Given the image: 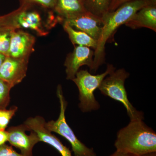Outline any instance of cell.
<instances>
[{"mask_svg": "<svg viewBox=\"0 0 156 156\" xmlns=\"http://www.w3.org/2000/svg\"><path fill=\"white\" fill-rule=\"evenodd\" d=\"M125 24L133 29L145 27L156 32V5L144 6Z\"/></svg>", "mask_w": 156, "mask_h": 156, "instance_id": "obj_12", "label": "cell"}, {"mask_svg": "<svg viewBox=\"0 0 156 156\" xmlns=\"http://www.w3.org/2000/svg\"><path fill=\"white\" fill-rule=\"evenodd\" d=\"M5 56L0 53V66L2 65V63H3V61L5 60Z\"/></svg>", "mask_w": 156, "mask_h": 156, "instance_id": "obj_27", "label": "cell"}, {"mask_svg": "<svg viewBox=\"0 0 156 156\" xmlns=\"http://www.w3.org/2000/svg\"><path fill=\"white\" fill-rule=\"evenodd\" d=\"M115 70L112 65L108 64L106 71L100 74L93 75L87 70H80L73 80L79 90V106L83 112L98 110L100 104L95 99L94 92L98 89L105 78Z\"/></svg>", "mask_w": 156, "mask_h": 156, "instance_id": "obj_3", "label": "cell"}, {"mask_svg": "<svg viewBox=\"0 0 156 156\" xmlns=\"http://www.w3.org/2000/svg\"><path fill=\"white\" fill-rule=\"evenodd\" d=\"M115 146L116 151L136 156L156 152V132L143 120H131L118 131Z\"/></svg>", "mask_w": 156, "mask_h": 156, "instance_id": "obj_1", "label": "cell"}, {"mask_svg": "<svg viewBox=\"0 0 156 156\" xmlns=\"http://www.w3.org/2000/svg\"><path fill=\"white\" fill-rule=\"evenodd\" d=\"M94 56V51L88 47H75L73 51L68 55L65 61L66 79L73 80L80 68L83 66L87 65L90 70H93Z\"/></svg>", "mask_w": 156, "mask_h": 156, "instance_id": "obj_10", "label": "cell"}, {"mask_svg": "<svg viewBox=\"0 0 156 156\" xmlns=\"http://www.w3.org/2000/svg\"><path fill=\"white\" fill-rule=\"evenodd\" d=\"M140 156H156V152L148 153L144 154Z\"/></svg>", "mask_w": 156, "mask_h": 156, "instance_id": "obj_28", "label": "cell"}, {"mask_svg": "<svg viewBox=\"0 0 156 156\" xmlns=\"http://www.w3.org/2000/svg\"><path fill=\"white\" fill-rule=\"evenodd\" d=\"M35 37L31 34L18 29L11 34L8 56L17 59L29 60L33 52Z\"/></svg>", "mask_w": 156, "mask_h": 156, "instance_id": "obj_9", "label": "cell"}, {"mask_svg": "<svg viewBox=\"0 0 156 156\" xmlns=\"http://www.w3.org/2000/svg\"><path fill=\"white\" fill-rule=\"evenodd\" d=\"M8 141V131L0 130V146L5 144Z\"/></svg>", "mask_w": 156, "mask_h": 156, "instance_id": "obj_23", "label": "cell"}, {"mask_svg": "<svg viewBox=\"0 0 156 156\" xmlns=\"http://www.w3.org/2000/svg\"><path fill=\"white\" fill-rule=\"evenodd\" d=\"M147 5H156V0H144Z\"/></svg>", "mask_w": 156, "mask_h": 156, "instance_id": "obj_26", "label": "cell"}, {"mask_svg": "<svg viewBox=\"0 0 156 156\" xmlns=\"http://www.w3.org/2000/svg\"><path fill=\"white\" fill-rule=\"evenodd\" d=\"M132 1L134 0H110L108 12L113 11L125 3Z\"/></svg>", "mask_w": 156, "mask_h": 156, "instance_id": "obj_22", "label": "cell"}, {"mask_svg": "<svg viewBox=\"0 0 156 156\" xmlns=\"http://www.w3.org/2000/svg\"><path fill=\"white\" fill-rule=\"evenodd\" d=\"M28 128L24 124L10 127L8 129V141L11 145L19 149L21 154L24 156H33L34 146L40 142L36 133L30 131L28 135L26 131Z\"/></svg>", "mask_w": 156, "mask_h": 156, "instance_id": "obj_8", "label": "cell"}, {"mask_svg": "<svg viewBox=\"0 0 156 156\" xmlns=\"http://www.w3.org/2000/svg\"><path fill=\"white\" fill-rule=\"evenodd\" d=\"M105 78L98 89L101 94L121 102L127 111L130 121L144 119V113L137 111L129 101L125 88V81L130 74L124 69L113 71Z\"/></svg>", "mask_w": 156, "mask_h": 156, "instance_id": "obj_4", "label": "cell"}, {"mask_svg": "<svg viewBox=\"0 0 156 156\" xmlns=\"http://www.w3.org/2000/svg\"><path fill=\"white\" fill-rule=\"evenodd\" d=\"M16 29L8 26L0 27V53L8 56L11 34Z\"/></svg>", "mask_w": 156, "mask_h": 156, "instance_id": "obj_17", "label": "cell"}, {"mask_svg": "<svg viewBox=\"0 0 156 156\" xmlns=\"http://www.w3.org/2000/svg\"><path fill=\"white\" fill-rule=\"evenodd\" d=\"M0 156H24L17 152L11 146L5 144L0 146Z\"/></svg>", "mask_w": 156, "mask_h": 156, "instance_id": "obj_21", "label": "cell"}, {"mask_svg": "<svg viewBox=\"0 0 156 156\" xmlns=\"http://www.w3.org/2000/svg\"><path fill=\"white\" fill-rule=\"evenodd\" d=\"M62 23L65 31L68 35L69 37L73 44L91 48L95 50H96L98 46V42L96 40L83 32L76 30L67 23Z\"/></svg>", "mask_w": 156, "mask_h": 156, "instance_id": "obj_15", "label": "cell"}, {"mask_svg": "<svg viewBox=\"0 0 156 156\" xmlns=\"http://www.w3.org/2000/svg\"><path fill=\"white\" fill-rule=\"evenodd\" d=\"M8 18V14L0 16V27L6 26Z\"/></svg>", "mask_w": 156, "mask_h": 156, "instance_id": "obj_24", "label": "cell"}, {"mask_svg": "<svg viewBox=\"0 0 156 156\" xmlns=\"http://www.w3.org/2000/svg\"><path fill=\"white\" fill-rule=\"evenodd\" d=\"M46 121L43 117L36 116L27 119L23 124L28 128L29 131L36 133L40 142H44L56 149L62 156H73L68 148L63 145L58 137L52 134L45 127Z\"/></svg>", "mask_w": 156, "mask_h": 156, "instance_id": "obj_6", "label": "cell"}, {"mask_svg": "<svg viewBox=\"0 0 156 156\" xmlns=\"http://www.w3.org/2000/svg\"><path fill=\"white\" fill-rule=\"evenodd\" d=\"M12 88L9 84L0 80V109L6 108L9 105L10 92Z\"/></svg>", "mask_w": 156, "mask_h": 156, "instance_id": "obj_19", "label": "cell"}, {"mask_svg": "<svg viewBox=\"0 0 156 156\" xmlns=\"http://www.w3.org/2000/svg\"><path fill=\"white\" fill-rule=\"evenodd\" d=\"M20 6L30 9L34 5H38L45 8L53 10L56 0H19Z\"/></svg>", "mask_w": 156, "mask_h": 156, "instance_id": "obj_20", "label": "cell"}, {"mask_svg": "<svg viewBox=\"0 0 156 156\" xmlns=\"http://www.w3.org/2000/svg\"><path fill=\"white\" fill-rule=\"evenodd\" d=\"M29 10L25 8L17 15V22L19 28L32 30L40 36L47 35L48 33L43 27L40 14L36 11Z\"/></svg>", "mask_w": 156, "mask_h": 156, "instance_id": "obj_13", "label": "cell"}, {"mask_svg": "<svg viewBox=\"0 0 156 156\" xmlns=\"http://www.w3.org/2000/svg\"><path fill=\"white\" fill-rule=\"evenodd\" d=\"M29 60L6 56L0 66V80L13 88L19 84L26 76Z\"/></svg>", "mask_w": 156, "mask_h": 156, "instance_id": "obj_11", "label": "cell"}, {"mask_svg": "<svg viewBox=\"0 0 156 156\" xmlns=\"http://www.w3.org/2000/svg\"><path fill=\"white\" fill-rule=\"evenodd\" d=\"M17 106H14L9 109H0V130H5L10 121L17 111Z\"/></svg>", "mask_w": 156, "mask_h": 156, "instance_id": "obj_18", "label": "cell"}, {"mask_svg": "<svg viewBox=\"0 0 156 156\" xmlns=\"http://www.w3.org/2000/svg\"><path fill=\"white\" fill-rule=\"evenodd\" d=\"M88 12L101 18L108 12L110 0H84Z\"/></svg>", "mask_w": 156, "mask_h": 156, "instance_id": "obj_16", "label": "cell"}, {"mask_svg": "<svg viewBox=\"0 0 156 156\" xmlns=\"http://www.w3.org/2000/svg\"><path fill=\"white\" fill-rule=\"evenodd\" d=\"M56 94L60 103V113L58 119L46 122L45 127L51 132L61 135L70 144L75 156H97L92 148L87 146L81 142L69 127L66 119L65 112L67 106L61 85L57 87Z\"/></svg>", "mask_w": 156, "mask_h": 156, "instance_id": "obj_5", "label": "cell"}, {"mask_svg": "<svg viewBox=\"0 0 156 156\" xmlns=\"http://www.w3.org/2000/svg\"><path fill=\"white\" fill-rule=\"evenodd\" d=\"M109 156H136L131 154L126 153L120 151H116L114 153L112 154Z\"/></svg>", "mask_w": 156, "mask_h": 156, "instance_id": "obj_25", "label": "cell"}, {"mask_svg": "<svg viewBox=\"0 0 156 156\" xmlns=\"http://www.w3.org/2000/svg\"><path fill=\"white\" fill-rule=\"evenodd\" d=\"M53 10L58 15L60 23L62 20L87 11L84 0H56Z\"/></svg>", "mask_w": 156, "mask_h": 156, "instance_id": "obj_14", "label": "cell"}, {"mask_svg": "<svg viewBox=\"0 0 156 156\" xmlns=\"http://www.w3.org/2000/svg\"><path fill=\"white\" fill-rule=\"evenodd\" d=\"M67 23L77 30L83 32L97 42L102 33V19L86 11L73 17L62 20L61 23Z\"/></svg>", "mask_w": 156, "mask_h": 156, "instance_id": "obj_7", "label": "cell"}, {"mask_svg": "<svg viewBox=\"0 0 156 156\" xmlns=\"http://www.w3.org/2000/svg\"><path fill=\"white\" fill-rule=\"evenodd\" d=\"M146 5L144 0L131 1L125 3L113 11L107 12L101 17L103 23L102 33L94 52L93 70H96L103 63L105 44L113 37L117 28L128 22L137 11Z\"/></svg>", "mask_w": 156, "mask_h": 156, "instance_id": "obj_2", "label": "cell"}]
</instances>
